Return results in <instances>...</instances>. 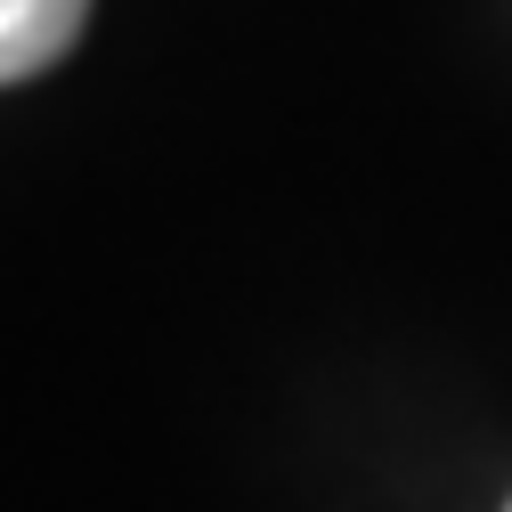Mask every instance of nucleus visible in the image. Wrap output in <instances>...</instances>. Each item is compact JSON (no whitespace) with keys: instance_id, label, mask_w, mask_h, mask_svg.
I'll return each mask as SVG.
<instances>
[{"instance_id":"obj_1","label":"nucleus","mask_w":512,"mask_h":512,"mask_svg":"<svg viewBox=\"0 0 512 512\" xmlns=\"http://www.w3.org/2000/svg\"><path fill=\"white\" fill-rule=\"evenodd\" d=\"M90 0H0V82H33L74 49Z\"/></svg>"},{"instance_id":"obj_2","label":"nucleus","mask_w":512,"mask_h":512,"mask_svg":"<svg viewBox=\"0 0 512 512\" xmlns=\"http://www.w3.org/2000/svg\"><path fill=\"white\" fill-rule=\"evenodd\" d=\"M504 512H512V504H504Z\"/></svg>"}]
</instances>
